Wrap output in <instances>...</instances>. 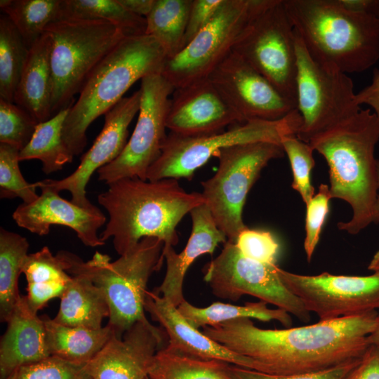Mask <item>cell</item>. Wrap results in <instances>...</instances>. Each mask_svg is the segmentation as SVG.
I'll use <instances>...</instances> for the list:
<instances>
[{
	"instance_id": "1",
	"label": "cell",
	"mask_w": 379,
	"mask_h": 379,
	"mask_svg": "<svg viewBox=\"0 0 379 379\" xmlns=\"http://www.w3.org/2000/svg\"><path fill=\"white\" fill-rule=\"evenodd\" d=\"M378 311L300 327L264 329L240 318L201 332L238 354L251 358L267 373L291 375L325 370L361 359L371 345Z\"/></svg>"
},
{
	"instance_id": "2",
	"label": "cell",
	"mask_w": 379,
	"mask_h": 379,
	"mask_svg": "<svg viewBox=\"0 0 379 379\" xmlns=\"http://www.w3.org/2000/svg\"><path fill=\"white\" fill-rule=\"evenodd\" d=\"M98 201L109 215L100 237L105 242L112 238L119 255L145 237L159 239L164 248L173 247L178 243L177 225L204 204L201 193L186 192L174 178H123L109 184Z\"/></svg>"
},
{
	"instance_id": "3",
	"label": "cell",
	"mask_w": 379,
	"mask_h": 379,
	"mask_svg": "<svg viewBox=\"0 0 379 379\" xmlns=\"http://www.w3.org/2000/svg\"><path fill=\"white\" fill-rule=\"evenodd\" d=\"M379 140V120L371 109H361L310 142L326 160L331 198L351 206L352 215L338 228L357 234L372 223L378 191L375 149Z\"/></svg>"
},
{
	"instance_id": "4",
	"label": "cell",
	"mask_w": 379,
	"mask_h": 379,
	"mask_svg": "<svg viewBox=\"0 0 379 379\" xmlns=\"http://www.w3.org/2000/svg\"><path fill=\"white\" fill-rule=\"evenodd\" d=\"M287 16L310 55L345 74L379 60V18L347 9L340 0H283Z\"/></svg>"
},
{
	"instance_id": "5",
	"label": "cell",
	"mask_w": 379,
	"mask_h": 379,
	"mask_svg": "<svg viewBox=\"0 0 379 379\" xmlns=\"http://www.w3.org/2000/svg\"><path fill=\"white\" fill-rule=\"evenodd\" d=\"M167 55L150 35L125 36L92 70L62 128V138L74 156L87 143L86 131L105 114L138 80L160 73Z\"/></svg>"
},
{
	"instance_id": "6",
	"label": "cell",
	"mask_w": 379,
	"mask_h": 379,
	"mask_svg": "<svg viewBox=\"0 0 379 379\" xmlns=\"http://www.w3.org/2000/svg\"><path fill=\"white\" fill-rule=\"evenodd\" d=\"M164 245L157 238L145 237L115 261L100 252L86 262L72 253H59L69 274L88 278L102 292L109 309L107 324L121 338L137 322L151 324L144 308L147 285L161 267Z\"/></svg>"
},
{
	"instance_id": "7",
	"label": "cell",
	"mask_w": 379,
	"mask_h": 379,
	"mask_svg": "<svg viewBox=\"0 0 379 379\" xmlns=\"http://www.w3.org/2000/svg\"><path fill=\"white\" fill-rule=\"evenodd\" d=\"M45 32L51 39L53 117L74 103L92 70L126 35L99 20H60Z\"/></svg>"
},
{
	"instance_id": "8",
	"label": "cell",
	"mask_w": 379,
	"mask_h": 379,
	"mask_svg": "<svg viewBox=\"0 0 379 379\" xmlns=\"http://www.w3.org/2000/svg\"><path fill=\"white\" fill-rule=\"evenodd\" d=\"M280 144L256 142L224 147L215 155L216 173L201 182L204 204L227 241L235 242L247 228L242 212L247 195L261 171L272 159L284 156Z\"/></svg>"
},
{
	"instance_id": "9",
	"label": "cell",
	"mask_w": 379,
	"mask_h": 379,
	"mask_svg": "<svg viewBox=\"0 0 379 379\" xmlns=\"http://www.w3.org/2000/svg\"><path fill=\"white\" fill-rule=\"evenodd\" d=\"M301 123L300 115L295 109L279 120L249 121L228 131L208 135L185 136L170 132L159 157L148 170L147 180H190L194 172L220 149L256 142L280 144L284 136L296 135Z\"/></svg>"
},
{
	"instance_id": "10",
	"label": "cell",
	"mask_w": 379,
	"mask_h": 379,
	"mask_svg": "<svg viewBox=\"0 0 379 379\" xmlns=\"http://www.w3.org/2000/svg\"><path fill=\"white\" fill-rule=\"evenodd\" d=\"M271 1L223 0L209 23L178 54L166 58L160 74L175 89L207 79Z\"/></svg>"
},
{
	"instance_id": "11",
	"label": "cell",
	"mask_w": 379,
	"mask_h": 379,
	"mask_svg": "<svg viewBox=\"0 0 379 379\" xmlns=\"http://www.w3.org/2000/svg\"><path fill=\"white\" fill-rule=\"evenodd\" d=\"M296 105L302 123L296 137L309 142L361 109L352 79L315 61L295 33Z\"/></svg>"
},
{
	"instance_id": "12",
	"label": "cell",
	"mask_w": 379,
	"mask_h": 379,
	"mask_svg": "<svg viewBox=\"0 0 379 379\" xmlns=\"http://www.w3.org/2000/svg\"><path fill=\"white\" fill-rule=\"evenodd\" d=\"M295 40L283 0H272L245 29L232 51L296 104Z\"/></svg>"
},
{
	"instance_id": "13",
	"label": "cell",
	"mask_w": 379,
	"mask_h": 379,
	"mask_svg": "<svg viewBox=\"0 0 379 379\" xmlns=\"http://www.w3.org/2000/svg\"><path fill=\"white\" fill-rule=\"evenodd\" d=\"M277 267L244 256L227 241L220 253L204 266V279L218 298L237 301L250 295L308 323L310 312L284 285Z\"/></svg>"
},
{
	"instance_id": "14",
	"label": "cell",
	"mask_w": 379,
	"mask_h": 379,
	"mask_svg": "<svg viewBox=\"0 0 379 379\" xmlns=\"http://www.w3.org/2000/svg\"><path fill=\"white\" fill-rule=\"evenodd\" d=\"M140 106L132 135L120 155L97 172L109 185L123 178L147 180L150 166L161 154L167 136L166 118L174 87L160 74L141 79Z\"/></svg>"
},
{
	"instance_id": "15",
	"label": "cell",
	"mask_w": 379,
	"mask_h": 379,
	"mask_svg": "<svg viewBox=\"0 0 379 379\" xmlns=\"http://www.w3.org/2000/svg\"><path fill=\"white\" fill-rule=\"evenodd\" d=\"M286 288L319 321L365 314L379 310V274L368 276L293 273L277 267Z\"/></svg>"
},
{
	"instance_id": "16",
	"label": "cell",
	"mask_w": 379,
	"mask_h": 379,
	"mask_svg": "<svg viewBox=\"0 0 379 379\" xmlns=\"http://www.w3.org/2000/svg\"><path fill=\"white\" fill-rule=\"evenodd\" d=\"M208 79L245 122L277 121L297 109L295 102L233 51Z\"/></svg>"
},
{
	"instance_id": "17",
	"label": "cell",
	"mask_w": 379,
	"mask_h": 379,
	"mask_svg": "<svg viewBox=\"0 0 379 379\" xmlns=\"http://www.w3.org/2000/svg\"><path fill=\"white\" fill-rule=\"evenodd\" d=\"M140 100L139 89L124 97L105 114L102 131L72 174L61 180L46 179L39 182L59 193L69 192L70 201L75 204L86 208L93 206L86 197V186L95 171L111 163L124 150L128 140V126L139 112Z\"/></svg>"
},
{
	"instance_id": "18",
	"label": "cell",
	"mask_w": 379,
	"mask_h": 379,
	"mask_svg": "<svg viewBox=\"0 0 379 379\" xmlns=\"http://www.w3.org/2000/svg\"><path fill=\"white\" fill-rule=\"evenodd\" d=\"M244 123L207 78L174 90L166 125L171 133L197 136Z\"/></svg>"
},
{
	"instance_id": "19",
	"label": "cell",
	"mask_w": 379,
	"mask_h": 379,
	"mask_svg": "<svg viewBox=\"0 0 379 379\" xmlns=\"http://www.w3.org/2000/svg\"><path fill=\"white\" fill-rule=\"evenodd\" d=\"M166 336L162 328L137 322L121 338L114 334L85 370L91 379H145Z\"/></svg>"
},
{
	"instance_id": "20",
	"label": "cell",
	"mask_w": 379,
	"mask_h": 379,
	"mask_svg": "<svg viewBox=\"0 0 379 379\" xmlns=\"http://www.w3.org/2000/svg\"><path fill=\"white\" fill-rule=\"evenodd\" d=\"M36 184L41 190L38 198L32 203L20 204L13 213L19 227L44 236L49 234L51 225H62L73 230L86 246L105 245L98 231L105 224L107 218L98 207L80 206L39 182Z\"/></svg>"
},
{
	"instance_id": "21",
	"label": "cell",
	"mask_w": 379,
	"mask_h": 379,
	"mask_svg": "<svg viewBox=\"0 0 379 379\" xmlns=\"http://www.w3.org/2000/svg\"><path fill=\"white\" fill-rule=\"evenodd\" d=\"M144 308L166 332V347L176 352L205 360H217L263 373L258 361L237 354L190 325L177 307L154 291L146 292Z\"/></svg>"
},
{
	"instance_id": "22",
	"label": "cell",
	"mask_w": 379,
	"mask_h": 379,
	"mask_svg": "<svg viewBox=\"0 0 379 379\" xmlns=\"http://www.w3.org/2000/svg\"><path fill=\"white\" fill-rule=\"evenodd\" d=\"M190 215L192 232L185 248L179 253L173 246L163 249L166 271L162 283L154 291L176 307L185 300L183 283L191 265L201 255L213 254L219 244H225L227 241L205 204L194 208Z\"/></svg>"
},
{
	"instance_id": "23",
	"label": "cell",
	"mask_w": 379,
	"mask_h": 379,
	"mask_svg": "<svg viewBox=\"0 0 379 379\" xmlns=\"http://www.w3.org/2000/svg\"><path fill=\"white\" fill-rule=\"evenodd\" d=\"M6 323L0 343V379L20 366L51 357L44 319L29 309L24 295Z\"/></svg>"
},
{
	"instance_id": "24",
	"label": "cell",
	"mask_w": 379,
	"mask_h": 379,
	"mask_svg": "<svg viewBox=\"0 0 379 379\" xmlns=\"http://www.w3.org/2000/svg\"><path fill=\"white\" fill-rule=\"evenodd\" d=\"M51 39L44 34L32 45L20 79L14 103L32 115L38 123L52 117Z\"/></svg>"
},
{
	"instance_id": "25",
	"label": "cell",
	"mask_w": 379,
	"mask_h": 379,
	"mask_svg": "<svg viewBox=\"0 0 379 379\" xmlns=\"http://www.w3.org/2000/svg\"><path fill=\"white\" fill-rule=\"evenodd\" d=\"M22 273L27 281L25 300L35 314L51 299L60 298L72 279L60 254L54 255L48 246L27 255Z\"/></svg>"
},
{
	"instance_id": "26",
	"label": "cell",
	"mask_w": 379,
	"mask_h": 379,
	"mask_svg": "<svg viewBox=\"0 0 379 379\" xmlns=\"http://www.w3.org/2000/svg\"><path fill=\"white\" fill-rule=\"evenodd\" d=\"M60 298L59 310L53 319L61 325L99 329L103 319L109 317V309L102 292L84 276H72Z\"/></svg>"
},
{
	"instance_id": "27",
	"label": "cell",
	"mask_w": 379,
	"mask_h": 379,
	"mask_svg": "<svg viewBox=\"0 0 379 379\" xmlns=\"http://www.w3.org/2000/svg\"><path fill=\"white\" fill-rule=\"evenodd\" d=\"M51 356L85 365L115 334L107 324L99 329L61 325L47 316L42 317Z\"/></svg>"
},
{
	"instance_id": "28",
	"label": "cell",
	"mask_w": 379,
	"mask_h": 379,
	"mask_svg": "<svg viewBox=\"0 0 379 379\" xmlns=\"http://www.w3.org/2000/svg\"><path fill=\"white\" fill-rule=\"evenodd\" d=\"M177 309L187 323L197 329L240 318H253L262 321L276 320L287 328L293 324L288 312L279 308L270 309L261 300L247 302L243 306L216 302L206 307H197L185 300Z\"/></svg>"
},
{
	"instance_id": "29",
	"label": "cell",
	"mask_w": 379,
	"mask_h": 379,
	"mask_svg": "<svg viewBox=\"0 0 379 379\" xmlns=\"http://www.w3.org/2000/svg\"><path fill=\"white\" fill-rule=\"evenodd\" d=\"M72 105L37 124L31 140L20 151V161L38 159L46 174L61 170L72 161L74 155L62 138L64 122Z\"/></svg>"
},
{
	"instance_id": "30",
	"label": "cell",
	"mask_w": 379,
	"mask_h": 379,
	"mask_svg": "<svg viewBox=\"0 0 379 379\" xmlns=\"http://www.w3.org/2000/svg\"><path fill=\"white\" fill-rule=\"evenodd\" d=\"M26 238L0 229V319L7 322L21 300L18 280L27 255Z\"/></svg>"
},
{
	"instance_id": "31",
	"label": "cell",
	"mask_w": 379,
	"mask_h": 379,
	"mask_svg": "<svg viewBox=\"0 0 379 379\" xmlns=\"http://www.w3.org/2000/svg\"><path fill=\"white\" fill-rule=\"evenodd\" d=\"M192 3V0H155L146 17L145 34L157 39L167 58L182 50Z\"/></svg>"
},
{
	"instance_id": "32",
	"label": "cell",
	"mask_w": 379,
	"mask_h": 379,
	"mask_svg": "<svg viewBox=\"0 0 379 379\" xmlns=\"http://www.w3.org/2000/svg\"><path fill=\"white\" fill-rule=\"evenodd\" d=\"M229 365L189 357L166 346L156 353L148 376L150 379H233Z\"/></svg>"
},
{
	"instance_id": "33",
	"label": "cell",
	"mask_w": 379,
	"mask_h": 379,
	"mask_svg": "<svg viewBox=\"0 0 379 379\" xmlns=\"http://www.w3.org/2000/svg\"><path fill=\"white\" fill-rule=\"evenodd\" d=\"M62 0H1L0 8L29 49L48 25L60 20Z\"/></svg>"
},
{
	"instance_id": "34",
	"label": "cell",
	"mask_w": 379,
	"mask_h": 379,
	"mask_svg": "<svg viewBox=\"0 0 379 379\" xmlns=\"http://www.w3.org/2000/svg\"><path fill=\"white\" fill-rule=\"evenodd\" d=\"M99 20L112 23L126 36L145 34L146 18L125 9L117 0H62L61 19Z\"/></svg>"
},
{
	"instance_id": "35",
	"label": "cell",
	"mask_w": 379,
	"mask_h": 379,
	"mask_svg": "<svg viewBox=\"0 0 379 379\" xmlns=\"http://www.w3.org/2000/svg\"><path fill=\"white\" fill-rule=\"evenodd\" d=\"M29 48L4 13L0 15V99L14 102L15 91L27 60Z\"/></svg>"
},
{
	"instance_id": "36",
	"label": "cell",
	"mask_w": 379,
	"mask_h": 379,
	"mask_svg": "<svg viewBox=\"0 0 379 379\" xmlns=\"http://www.w3.org/2000/svg\"><path fill=\"white\" fill-rule=\"evenodd\" d=\"M280 145L287 155L293 172L292 188L298 192L305 204L314 195L311 183V171L314 167V151L310 143L298 139L295 135L284 136Z\"/></svg>"
},
{
	"instance_id": "37",
	"label": "cell",
	"mask_w": 379,
	"mask_h": 379,
	"mask_svg": "<svg viewBox=\"0 0 379 379\" xmlns=\"http://www.w3.org/2000/svg\"><path fill=\"white\" fill-rule=\"evenodd\" d=\"M20 150L4 143H0V196L1 198L19 197L23 203L35 201L36 182L29 183L23 177L19 166Z\"/></svg>"
},
{
	"instance_id": "38",
	"label": "cell",
	"mask_w": 379,
	"mask_h": 379,
	"mask_svg": "<svg viewBox=\"0 0 379 379\" xmlns=\"http://www.w3.org/2000/svg\"><path fill=\"white\" fill-rule=\"evenodd\" d=\"M38 124L15 103L0 99V143L22 150L31 140Z\"/></svg>"
},
{
	"instance_id": "39",
	"label": "cell",
	"mask_w": 379,
	"mask_h": 379,
	"mask_svg": "<svg viewBox=\"0 0 379 379\" xmlns=\"http://www.w3.org/2000/svg\"><path fill=\"white\" fill-rule=\"evenodd\" d=\"M84 366L51 356L18 367L5 379H91Z\"/></svg>"
},
{
	"instance_id": "40",
	"label": "cell",
	"mask_w": 379,
	"mask_h": 379,
	"mask_svg": "<svg viewBox=\"0 0 379 379\" xmlns=\"http://www.w3.org/2000/svg\"><path fill=\"white\" fill-rule=\"evenodd\" d=\"M331 199L329 186L321 184L318 192L306 204L304 250L308 262H310L319 243Z\"/></svg>"
},
{
	"instance_id": "41",
	"label": "cell",
	"mask_w": 379,
	"mask_h": 379,
	"mask_svg": "<svg viewBox=\"0 0 379 379\" xmlns=\"http://www.w3.org/2000/svg\"><path fill=\"white\" fill-rule=\"evenodd\" d=\"M234 244L239 251L248 258L276 264L279 244L268 231L247 227L239 233Z\"/></svg>"
},
{
	"instance_id": "42",
	"label": "cell",
	"mask_w": 379,
	"mask_h": 379,
	"mask_svg": "<svg viewBox=\"0 0 379 379\" xmlns=\"http://www.w3.org/2000/svg\"><path fill=\"white\" fill-rule=\"evenodd\" d=\"M361 359L322 371L291 375L270 374L230 364L228 370L233 379H344Z\"/></svg>"
},
{
	"instance_id": "43",
	"label": "cell",
	"mask_w": 379,
	"mask_h": 379,
	"mask_svg": "<svg viewBox=\"0 0 379 379\" xmlns=\"http://www.w3.org/2000/svg\"><path fill=\"white\" fill-rule=\"evenodd\" d=\"M223 0H192L182 50L211 20Z\"/></svg>"
},
{
	"instance_id": "44",
	"label": "cell",
	"mask_w": 379,
	"mask_h": 379,
	"mask_svg": "<svg viewBox=\"0 0 379 379\" xmlns=\"http://www.w3.org/2000/svg\"><path fill=\"white\" fill-rule=\"evenodd\" d=\"M344 379H379V354L365 357Z\"/></svg>"
},
{
	"instance_id": "45",
	"label": "cell",
	"mask_w": 379,
	"mask_h": 379,
	"mask_svg": "<svg viewBox=\"0 0 379 379\" xmlns=\"http://www.w3.org/2000/svg\"><path fill=\"white\" fill-rule=\"evenodd\" d=\"M357 103L369 105L379 120V69L373 72L372 82L356 94Z\"/></svg>"
},
{
	"instance_id": "46",
	"label": "cell",
	"mask_w": 379,
	"mask_h": 379,
	"mask_svg": "<svg viewBox=\"0 0 379 379\" xmlns=\"http://www.w3.org/2000/svg\"><path fill=\"white\" fill-rule=\"evenodd\" d=\"M340 1L351 11L379 18V0H340Z\"/></svg>"
},
{
	"instance_id": "47",
	"label": "cell",
	"mask_w": 379,
	"mask_h": 379,
	"mask_svg": "<svg viewBox=\"0 0 379 379\" xmlns=\"http://www.w3.org/2000/svg\"><path fill=\"white\" fill-rule=\"evenodd\" d=\"M128 11L145 18L151 12L155 0H117Z\"/></svg>"
},
{
	"instance_id": "48",
	"label": "cell",
	"mask_w": 379,
	"mask_h": 379,
	"mask_svg": "<svg viewBox=\"0 0 379 379\" xmlns=\"http://www.w3.org/2000/svg\"><path fill=\"white\" fill-rule=\"evenodd\" d=\"M377 174H378V191L377 198L373 206L372 222L379 223V159H377Z\"/></svg>"
},
{
	"instance_id": "49",
	"label": "cell",
	"mask_w": 379,
	"mask_h": 379,
	"mask_svg": "<svg viewBox=\"0 0 379 379\" xmlns=\"http://www.w3.org/2000/svg\"><path fill=\"white\" fill-rule=\"evenodd\" d=\"M370 344L379 347V310L377 313L376 324L373 331L368 336Z\"/></svg>"
},
{
	"instance_id": "50",
	"label": "cell",
	"mask_w": 379,
	"mask_h": 379,
	"mask_svg": "<svg viewBox=\"0 0 379 379\" xmlns=\"http://www.w3.org/2000/svg\"><path fill=\"white\" fill-rule=\"evenodd\" d=\"M368 269L373 273L379 274V251H378L371 259Z\"/></svg>"
},
{
	"instance_id": "51",
	"label": "cell",
	"mask_w": 379,
	"mask_h": 379,
	"mask_svg": "<svg viewBox=\"0 0 379 379\" xmlns=\"http://www.w3.org/2000/svg\"><path fill=\"white\" fill-rule=\"evenodd\" d=\"M145 379H150V378H149V377H147V378H145Z\"/></svg>"
}]
</instances>
